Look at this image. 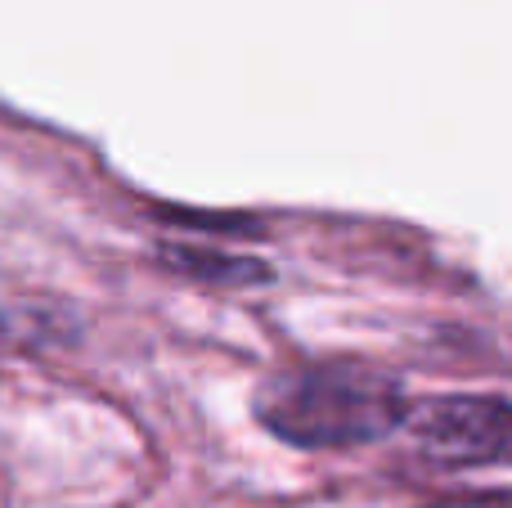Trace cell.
Returning <instances> with one entry per match:
<instances>
[{"label": "cell", "mask_w": 512, "mask_h": 508, "mask_svg": "<svg viewBox=\"0 0 512 508\" xmlns=\"http://www.w3.org/2000/svg\"><path fill=\"white\" fill-rule=\"evenodd\" d=\"M252 414L288 446L342 450L387 437L405 423L409 401L378 369L328 360L265 378L252 396Z\"/></svg>", "instance_id": "obj_1"}, {"label": "cell", "mask_w": 512, "mask_h": 508, "mask_svg": "<svg viewBox=\"0 0 512 508\" xmlns=\"http://www.w3.org/2000/svg\"><path fill=\"white\" fill-rule=\"evenodd\" d=\"M427 508H512L508 500H450V504H427Z\"/></svg>", "instance_id": "obj_3"}, {"label": "cell", "mask_w": 512, "mask_h": 508, "mask_svg": "<svg viewBox=\"0 0 512 508\" xmlns=\"http://www.w3.org/2000/svg\"><path fill=\"white\" fill-rule=\"evenodd\" d=\"M409 437L427 459L450 468H512V401L504 396H432L409 405Z\"/></svg>", "instance_id": "obj_2"}]
</instances>
